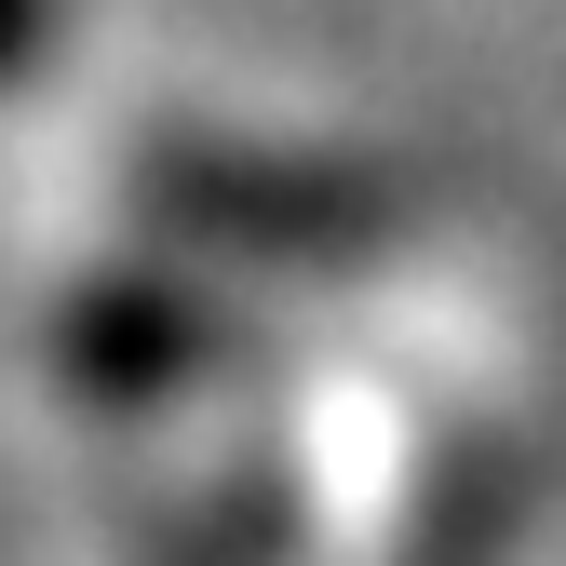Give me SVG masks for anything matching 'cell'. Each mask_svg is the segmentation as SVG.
Listing matches in <instances>:
<instances>
[{
    "label": "cell",
    "mask_w": 566,
    "mask_h": 566,
    "mask_svg": "<svg viewBox=\"0 0 566 566\" xmlns=\"http://www.w3.org/2000/svg\"><path fill=\"white\" fill-rule=\"evenodd\" d=\"M54 54V0H0V82H28Z\"/></svg>",
    "instance_id": "3957f363"
},
{
    "label": "cell",
    "mask_w": 566,
    "mask_h": 566,
    "mask_svg": "<svg viewBox=\"0 0 566 566\" xmlns=\"http://www.w3.org/2000/svg\"><path fill=\"white\" fill-rule=\"evenodd\" d=\"M149 202L189 243H230V256H378L405 230V189L365 163H311V149H149Z\"/></svg>",
    "instance_id": "6da1fadb"
},
{
    "label": "cell",
    "mask_w": 566,
    "mask_h": 566,
    "mask_svg": "<svg viewBox=\"0 0 566 566\" xmlns=\"http://www.w3.org/2000/svg\"><path fill=\"white\" fill-rule=\"evenodd\" d=\"M217 350V324H202L189 297H163V283H95L82 311H67V365H82L95 391H163L176 365H202Z\"/></svg>",
    "instance_id": "7a4b0ae2"
}]
</instances>
